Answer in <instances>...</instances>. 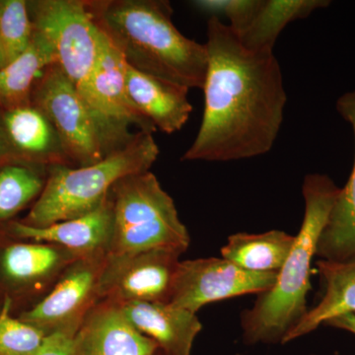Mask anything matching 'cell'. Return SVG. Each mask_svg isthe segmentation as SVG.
<instances>
[{
	"label": "cell",
	"instance_id": "7c38bea8",
	"mask_svg": "<svg viewBox=\"0 0 355 355\" xmlns=\"http://www.w3.org/2000/svg\"><path fill=\"white\" fill-rule=\"evenodd\" d=\"M0 139L11 157L23 164L48 170L60 166L73 167L50 121L33 104L3 110Z\"/></svg>",
	"mask_w": 355,
	"mask_h": 355
},
{
	"label": "cell",
	"instance_id": "9c48e42d",
	"mask_svg": "<svg viewBox=\"0 0 355 355\" xmlns=\"http://www.w3.org/2000/svg\"><path fill=\"white\" fill-rule=\"evenodd\" d=\"M277 279V272H250L224 258L180 261L169 303L197 314L216 301L263 293Z\"/></svg>",
	"mask_w": 355,
	"mask_h": 355
},
{
	"label": "cell",
	"instance_id": "d4e9b609",
	"mask_svg": "<svg viewBox=\"0 0 355 355\" xmlns=\"http://www.w3.org/2000/svg\"><path fill=\"white\" fill-rule=\"evenodd\" d=\"M11 299L0 306V355H35L46 335L36 327L10 314Z\"/></svg>",
	"mask_w": 355,
	"mask_h": 355
},
{
	"label": "cell",
	"instance_id": "52a82bcc",
	"mask_svg": "<svg viewBox=\"0 0 355 355\" xmlns=\"http://www.w3.org/2000/svg\"><path fill=\"white\" fill-rule=\"evenodd\" d=\"M33 31L48 43L58 64L80 94L101 51L103 34L86 0H39L28 4Z\"/></svg>",
	"mask_w": 355,
	"mask_h": 355
},
{
	"label": "cell",
	"instance_id": "6da1fadb",
	"mask_svg": "<svg viewBox=\"0 0 355 355\" xmlns=\"http://www.w3.org/2000/svg\"><path fill=\"white\" fill-rule=\"evenodd\" d=\"M207 69L200 130L183 161L230 162L272 150L287 95L279 60L248 50L223 21H207Z\"/></svg>",
	"mask_w": 355,
	"mask_h": 355
},
{
	"label": "cell",
	"instance_id": "ffe728a7",
	"mask_svg": "<svg viewBox=\"0 0 355 355\" xmlns=\"http://www.w3.org/2000/svg\"><path fill=\"white\" fill-rule=\"evenodd\" d=\"M330 4L328 0H261L246 27L235 34L248 50L273 51L277 38L287 25L305 19Z\"/></svg>",
	"mask_w": 355,
	"mask_h": 355
},
{
	"label": "cell",
	"instance_id": "9a60e30c",
	"mask_svg": "<svg viewBox=\"0 0 355 355\" xmlns=\"http://www.w3.org/2000/svg\"><path fill=\"white\" fill-rule=\"evenodd\" d=\"M130 323L153 340L164 355H191L202 323L196 313L170 303L132 302L120 305Z\"/></svg>",
	"mask_w": 355,
	"mask_h": 355
},
{
	"label": "cell",
	"instance_id": "ba28073f",
	"mask_svg": "<svg viewBox=\"0 0 355 355\" xmlns=\"http://www.w3.org/2000/svg\"><path fill=\"white\" fill-rule=\"evenodd\" d=\"M107 254L79 258L62 272L51 291L20 319L44 335L74 336L98 303Z\"/></svg>",
	"mask_w": 355,
	"mask_h": 355
},
{
	"label": "cell",
	"instance_id": "8992f818",
	"mask_svg": "<svg viewBox=\"0 0 355 355\" xmlns=\"http://www.w3.org/2000/svg\"><path fill=\"white\" fill-rule=\"evenodd\" d=\"M31 102L50 121L73 167L95 164L121 148L58 64L44 70Z\"/></svg>",
	"mask_w": 355,
	"mask_h": 355
},
{
	"label": "cell",
	"instance_id": "ac0fdd59",
	"mask_svg": "<svg viewBox=\"0 0 355 355\" xmlns=\"http://www.w3.org/2000/svg\"><path fill=\"white\" fill-rule=\"evenodd\" d=\"M79 259L64 248L49 243H14L2 251L0 270L14 286H46Z\"/></svg>",
	"mask_w": 355,
	"mask_h": 355
},
{
	"label": "cell",
	"instance_id": "83f0119b",
	"mask_svg": "<svg viewBox=\"0 0 355 355\" xmlns=\"http://www.w3.org/2000/svg\"><path fill=\"white\" fill-rule=\"evenodd\" d=\"M7 65L6 53H4L3 48H2L1 42H0V69H3Z\"/></svg>",
	"mask_w": 355,
	"mask_h": 355
},
{
	"label": "cell",
	"instance_id": "2e32d148",
	"mask_svg": "<svg viewBox=\"0 0 355 355\" xmlns=\"http://www.w3.org/2000/svg\"><path fill=\"white\" fill-rule=\"evenodd\" d=\"M125 84L130 101L156 130L172 135L186 125L193 112L189 89L140 72L127 62Z\"/></svg>",
	"mask_w": 355,
	"mask_h": 355
},
{
	"label": "cell",
	"instance_id": "5b68a950",
	"mask_svg": "<svg viewBox=\"0 0 355 355\" xmlns=\"http://www.w3.org/2000/svg\"><path fill=\"white\" fill-rule=\"evenodd\" d=\"M113 230L108 257L171 250L183 254L190 246L188 230L173 198L150 171L121 178L109 193Z\"/></svg>",
	"mask_w": 355,
	"mask_h": 355
},
{
	"label": "cell",
	"instance_id": "484cf974",
	"mask_svg": "<svg viewBox=\"0 0 355 355\" xmlns=\"http://www.w3.org/2000/svg\"><path fill=\"white\" fill-rule=\"evenodd\" d=\"M261 0H196L191 6L210 17L228 20L234 32L244 29L260 6Z\"/></svg>",
	"mask_w": 355,
	"mask_h": 355
},
{
	"label": "cell",
	"instance_id": "3957f363",
	"mask_svg": "<svg viewBox=\"0 0 355 355\" xmlns=\"http://www.w3.org/2000/svg\"><path fill=\"white\" fill-rule=\"evenodd\" d=\"M340 190L327 175L306 176L302 187L304 218L291 254L277 272L272 288L261 293L253 307L242 314L247 345L284 343L287 334L307 312L312 260Z\"/></svg>",
	"mask_w": 355,
	"mask_h": 355
},
{
	"label": "cell",
	"instance_id": "cb8c5ba5",
	"mask_svg": "<svg viewBox=\"0 0 355 355\" xmlns=\"http://www.w3.org/2000/svg\"><path fill=\"white\" fill-rule=\"evenodd\" d=\"M33 34L27 2L23 0L0 1V42L7 64L19 57L29 46Z\"/></svg>",
	"mask_w": 355,
	"mask_h": 355
},
{
	"label": "cell",
	"instance_id": "d6986e66",
	"mask_svg": "<svg viewBox=\"0 0 355 355\" xmlns=\"http://www.w3.org/2000/svg\"><path fill=\"white\" fill-rule=\"evenodd\" d=\"M317 266L324 287L323 296L287 334L284 343L312 333L336 317L355 314V259L345 263L320 260Z\"/></svg>",
	"mask_w": 355,
	"mask_h": 355
},
{
	"label": "cell",
	"instance_id": "f546056e",
	"mask_svg": "<svg viewBox=\"0 0 355 355\" xmlns=\"http://www.w3.org/2000/svg\"><path fill=\"white\" fill-rule=\"evenodd\" d=\"M355 315V314H354Z\"/></svg>",
	"mask_w": 355,
	"mask_h": 355
},
{
	"label": "cell",
	"instance_id": "30bf717a",
	"mask_svg": "<svg viewBox=\"0 0 355 355\" xmlns=\"http://www.w3.org/2000/svg\"><path fill=\"white\" fill-rule=\"evenodd\" d=\"M181 253L153 250L112 258L102 275L100 298L114 304L169 303Z\"/></svg>",
	"mask_w": 355,
	"mask_h": 355
},
{
	"label": "cell",
	"instance_id": "7402d4cb",
	"mask_svg": "<svg viewBox=\"0 0 355 355\" xmlns=\"http://www.w3.org/2000/svg\"><path fill=\"white\" fill-rule=\"evenodd\" d=\"M294 242L295 236L284 231L272 230L261 234L236 233L221 248V256L250 272H279Z\"/></svg>",
	"mask_w": 355,
	"mask_h": 355
},
{
	"label": "cell",
	"instance_id": "277c9868",
	"mask_svg": "<svg viewBox=\"0 0 355 355\" xmlns=\"http://www.w3.org/2000/svg\"><path fill=\"white\" fill-rule=\"evenodd\" d=\"M159 153L153 133L139 132L125 146L95 164L51 168L43 193L21 222L44 227L90 214L105 202L121 178L150 171Z\"/></svg>",
	"mask_w": 355,
	"mask_h": 355
},
{
	"label": "cell",
	"instance_id": "44dd1931",
	"mask_svg": "<svg viewBox=\"0 0 355 355\" xmlns=\"http://www.w3.org/2000/svg\"><path fill=\"white\" fill-rule=\"evenodd\" d=\"M55 64L53 51L39 34L33 31L24 53L0 69V108L13 109L32 104L35 86L44 70Z\"/></svg>",
	"mask_w": 355,
	"mask_h": 355
},
{
	"label": "cell",
	"instance_id": "7a4b0ae2",
	"mask_svg": "<svg viewBox=\"0 0 355 355\" xmlns=\"http://www.w3.org/2000/svg\"><path fill=\"white\" fill-rule=\"evenodd\" d=\"M91 17L133 69L189 89H202L205 44L187 38L166 0H86Z\"/></svg>",
	"mask_w": 355,
	"mask_h": 355
},
{
	"label": "cell",
	"instance_id": "e0dca14e",
	"mask_svg": "<svg viewBox=\"0 0 355 355\" xmlns=\"http://www.w3.org/2000/svg\"><path fill=\"white\" fill-rule=\"evenodd\" d=\"M336 111L349 123L354 137V161L349 181L340 189L318 241L316 256L331 263L355 259V90L340 96Z\"/></svg>",
	"mask_w": 355,
	"mask_h": 355
},
{
	"label": "cell",
	"instance_id": "4fadbf2b",
	"mask_svg": "<svg viewBox=\"0 0 355 355\" xmlns=\"http://www.w3.org/2000/svg\"><path fill=\"white\" fill-rule=\"evenodd\" d=\"M158 345L140 334L121 306L101 301L73 338L71 355H157Z\"/></svg>",
	"mask_w": 355,
	"mask_h": 355
},
{
	"label": "cell",
	"instance_id": "f1b7e54d",
	"mask_svg": "<svg viewBox=\"0 0 355 355\" xmlns=\"http://www.w3.org/2000/svg\"><path fill=\"white\" fill-rule=\"evenodd\" d=\"M157 355H164V354H163V352H161L160 350V352H158Z\"/></svg>",
	"mask_w": 355,
	"mask_h": 355
},
{
	"label": "cell",
	"instance_id": "603a6c76",
	"mask_svg": "<svg viewBox=\"0 0 355 355\" xmlns=\"http://www.w3.org/2000/svg\"><path fill=\"white\" fill-rule=\"evenodd\" d=\"M46 168L23 163H7L0 167V221L7 220L38 200L46 186ZM49 171V170H48Z\"/></svg>",
	"mask_w": 355,
	"mask_h": 355
},
{
	"label": "cell",
	"instance_id": "8fae6325",
	"mask_svg": "<svg viewBox=\"0 0 355 355\" xmlns=\"http://www.w3.org/2000/svg\"><path fill=\"white\" fill-rule=\"evenodd\" d=\"M81 95L119 146H125L135 137L137 132H130L132 128L137 132L157 130L130 101L125 84V60L104 34L94 71Z\"/></svg>",
	"mask_w": 355,
	"mask_h": 355
},
{
	"label": "cell",
	"instance_id": "4316f807",
	"mask_svg": "<svg viewBox=\"0 0 355 355\" xmlns=\"http://www.w3.org/2000/svg\"><path fill=\"white\" fill-rule=\"evenodd\" d=\"M73 338L64 334L46 336L41 349L35 355H71Z\"/></svg>",
	"mask_w": 355,
	"mask_h": 355
},
{
	"label": "cell",
	"instance_id": "5bb4252c",
	"mask_svg": "<svg viewBox=\"0 0 355 355\" xmlns=\"http://www.w3.org/2000/svg\"><path fill=\"white\" fill-rule=\"evenodd\" d=\"M112 230L113 214L109 195L98 209L83 216L44 227H31L21 221L9 225V233L17 239L58 245L79 258L108 254Z\"/></svg>",
	"mask_w": 355,
	"mask_h": 355
}]
</instances>
